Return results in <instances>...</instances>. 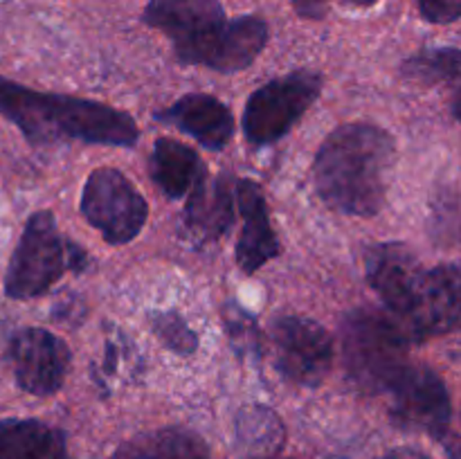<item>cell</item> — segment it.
Wrapping results in <instances>:
<instances>
[{"mask_svg":"<svg viewBox=\"0 0 461 459\" xmlns=\"http://www.w3.org/2000/svg\"><path fill=\"white\" fill-rule=\"evenodd\" d=\"M394 140L381 126L351 122L324 140L313 162L315 189L331 210L374 216L383 210Z\"/></svg>","mask_w":461,"mask_h":459,"instance_id":"obj_1","label":"cell"},{"mask_svg":"<svg viewBox=\"0 0 461 459\" xmlns=\"http://www.w3.org/2000/svg\"><path fill=\"white\" fill-rule=\"evenodd\" d=\"M0 115L32 142L81 140L108 147H133L140 140L133 117L93 99L36 93L0 76Z\"/></svg>","mask_w":461,"mask_h":459,"instance_id":"obj_2","label":"cell"},{"mask_svg":"<svg viewBox=\"0 0 461 459\" xmlns=\"http://www.w3.org/2000/svg\"><path fill=\"white\" fill-rule=\"evenodd\" d=\"M410 338L390 313L354 309L340 328L347 376L363 392H390L408 367Z\"/></svg>","mask_w":461,"mask_h":459,"instance_id":"obj_3","label":"cell"},{"mask_svg":"<svg viewBox=\"0 0 461 459\" xmlns=\"http://www.w3.org/2000/svg\"><path fill=\"white\" fill-rule=\"evenodd\" d=\"M88 255L59 232L52 212L41 210L27 219L5 274V292L12 300L45 295L68 270H86Z\"/></svg>","mask_w":461,"mask_h":459,"instance_id":"obj_4","label":"cell"},{"mask_svg":"<svg viewBox=\"0 0 461 459\" xmlns=\"http://www.w3.org/2000/svg\"><path fill=\"white\" fill-rule=\"evenodd\" d=\"M410 340L444 336L461 324V264L419 270L401 304L392 310Z\"/></svg>","mask_w":461,"mask_h":459,"instance_id":"obj_5","label":"cell"},{"mask_svg":"<svg viewBox=\"0 0 461 459\" xmlns=\"http://www.w3.org/2000/svg\"><path fill=\"white\" fill-rule=\"evenodd\" d=\"M322 90V76L295 70L268 81L248 97L243 108V133L255 147L275 144L295 126Z\"/></svg>","mask_w":461,"mask_h":459,"instance_id":"obj_6","label":"cell"},{"mask_svg":"<svg viewBox=\"0 0 461 459\" xmlns=\"http://www.w3.org/2000/svg\"><path fill=\"white\" fill-rule=\"evenodd\" d=\"M81 214L111 246H126L142 232L149 205L122 171L102 166L88 176L81 194Z\"/></svg>","mask_w":461,"mask_h":459,"instance_id":"obj_7","label":"cell"},{"mask_svg":"<svg viewBox=\"0 0 461 459\" xmlns=\"http://www.w3.org/2000/svg\"><path fill=\"white\" fill-rule=\"evenodd\" d=\"M142 21L174 43L183 66H203L228 18L219 0H149Z\"/></svg>","mask_w":461,"mask_h":459,"instance_id":"obj_8","label":"cell"},{"mask_svg":"<svg viewBox=\"0 0 461 459\" xmlns=\"http://www.w3.org/2000/svg\"><path fill=\"white\" fill-rule=\"evenodd\" d=\"M275 367L295 385L315 387L333 364V338L311 318L279 315L270 324Z\"/></svg>","mask_w":461,"mask_h":459,"instance_id":"obj_9","label":"cell"},{"mask_svg":"<svg viewBox=\"0 0 461 459\" xmlns=\"http://www.w3.org/2000/svg\"><path fill=\"white\" fill-rule=\"evenodd\" d=\"M392 418L405 430H421L435 439L450 435V396L432 369L408 364L392 385Z\"/></svg>","mask_w":461,"mask_h":459,"instance_id":"obj_10","label":"cell"},{"mask_svg":"<svg viewBox=\"0 0 461 459\" xmlns=\"http://www.w3.org/2000/svg\"><path fill=\"white\" fill-rule=\"evenodd\" d=\"M9 358L18 387L34 396L57 394L70 367V349L66 342L41 327L14 333Z\"/></svg>","mask_w":461,"mask_h":459,"instance_id":"obj_11","label":"cell"},{"mask_svg":"<svg viewBox=\"0 0 461 459\" xmlns=\"http://www.w3.org/2000/svg\"><path fill=\"white\" fill-rule=\"evenodd\" d=\"M237 183L230 174L210 178L203 174L196 187L189 192L185 207V228L198 246L219 241L230 230L237 207Z\"/></svg>","mask_w":461,"mask_h":459,"instance_id":"obj_12","label":"cell"},{"mask_svg":"<svg viewBox=\"0 0 461 459\" xmlns=\"http://www.w3.org/2000/svg\"><path fill=\"white\" fill-rule=\"evenodd\" d=\"M237 210L241 214V234L237 241V264L252 274L279 255V241L270 225L268 202L252 180L237 183Z\"/></svg>","mask_w":461,"mask_h":459,"instance_id":"obj_13","label":"cell"},{"mask_svg":"<svg viewBox=\"0 0 461 459\" xmlns=\"http://www.w3.org/2000/svg\"><path fill=\"white\" fill-rule=\"evenodd\" d=\"M160 120L178 126L185 135L194 138L210 151L225 148L234 135L232 112L219 97L212 94H185L171 104V108L160 112Z\"/></svg>","mask_w":461,"mask_h":459,"instance_id":"obj_14","label":"cell"},{"mask_svg":"<svg viewBox=\"0 0 461 459\" xmlns=\"http://www.w3.org/2000/svg\"><path fill=\"white\" fill-rule=\"evenodd\" d=\"M419 270L421 268H419L417 256L403 243H376L369 248L367 256H365L367 282L385 302L387 313H392L401 304Z\"/></svg>","mask_w":461,"mask_h":459,"instance_id":"obj_15","label":"cell"},{"mask_svg":"<svg viewBox=\"0 0 461 459\" xmlns=\"http://www.w3.org/2000/svg\"><path fill=\"white\" fill-rule=\"evenodd\" d=\"M268 34V22L259 16H239L228 21L203 68L216 72L246 70L264 52Z\"/></svg>","mask_w":461,"mask_h":459,"instance_id":"obj_16","label":"cell"},{"mask_svg":"<svg viewBox=\"0 0 461 459\" xmlns=\"http://www.w3.org/2000/svg\"><path fill=\"white\" fill-rule=\"evenodd\" d=\"M151 178L156 187L171 201L189 196L205 169L192 147L171 138H160L151 151Z\"/></svg>","mask_w":461,"mask_h":459,"instance_id":"obj_17","label":"cell"},{"mask_svg":"<svg viewBox=\"0 0 461 459\" xmlns=\"http://www.w3.org/2000/svg\"><path fill=\"white\" fill-rule=\"evenodd\" d=\"M0 459H70L61 430L36 418H0Z\"/></svg>","mask_w":461,"mask_h":459,"instance_id":"obj_18","label":"cell"},{"mask_svg":"<svg viewBox=\"0 0 461 459\" xmlns=\"http://www.w3.org/2000/svg\"><path fill=\"white\" fill-rule=\"evenodd\" d=\"M113 459H212L205 441L183 428H160L131 436Z\"/></svg>","mask_w":461,"mask_h":459,"instance_id":"obj_19","label":"cell"},{"mask_svg":"<svg viewBox=\"0 0 461 459\" xmlns=\"http://www.w3.org/2000/svg\"><path fill=\"white\" fill-rule=\"evenodd\" d=\"M286 430L273 410L264 405L243 408L237 417V444L257 459H268L284 446Z\"/></svg>","mask_w":461,"mask_h":459,"instance_id":"obj_20","label":"cell"},{"mask_svg":"<svg viewBox=\"0 0 461 459\" xmlns=\"http://www.w3.org/2000/svg\"><path fill=\"white\" fill-rule=\"evenodd\" d=\"M140 372V354L131 338L122 331H113L104 338L102 358L95 367V381L102 387L122 385Z\"/></svg>","mask_w":461,"mask_h":459,"instance_id":"obj_21","label":"cell"},{"mask_svg":"<svg viewBox=\"0 0 461 459\" xmlns=\"http://www.w3.org/2000/svg\"><path fill=\"white\" fill-rule=\"evenodd\" d=\"M403 72L410 79L423 81V84H461V50L457 48H435L423 50L405 61Z\"/></svg>","mask_w":461,"mask_h":459,"instance_id":"obj_22","label":"cell"},{"mask_svg":"<svg viewBox=\"0 0 461 459\" xmlns=\"http://www.w3.org/2000/svg\"><path fill=\"white\" fill-rule=\"evenodd\" d=\"M225 328L230 333V342L237 349V354L250 356V358H259L261 356V333L257 327L255 318L248 313L246 309L237 304V302H228L225 306Z\"/></svg>","mask_w":461,"mask_h":459,"instance_id":"obj_23","label":"cell"},{"mask_svg":"<svg viewBox=\"0 0 461 459\" xmlns=\"http://www.w3.org/2000/svg\"><path fill=\"white\" fill-rule=\"evenodd\" d=\"M151 328L158 336V340L167 349L176 351L180 356H192L198 346L196 333L192 331L187 322L174 310H160L151 315Z\"/></svg>","mask_w":461,"mask_h":459,"instance_id":"obj_24","label":"cell"},{"mask_svg":"<svg viewBox=\"0 0 461 459\" xmlns=\"http://www.w3.org/2000/svg\"><path fill=\"white\" fill-rule=\"evenodd\" d=\"M417 7L428 22L448 25L461 18V0H417Z\"/></svg>","mask_w":461,"mask_h":459,"instance_id":"obj_25","label":"cell"},{"mask_svg":"<svg viewBox=\"0 0 461 459\" xmlns=\"http://www.w3.org/2000/svg\"><path fill=\"white\" fill-rule=\"evenodd\" d=\"M291 3L302 18L320 21V18L327 16V9L331 0H291Z\"/></svg>","mask_w":461,"mask_h":459,"instance_id":"obj_26","label":"cell"},{"mask_svg":"<svg viewBox=\"0 0 461 459\" xmlns=\"http://www.w3.org/2000/svg\"><path fill=\"white\" fill-rule=\"evenodd\" d=\"M383 459H430V457L423 453H419V450L399 448V450H392V453H387Z\"/></svg>","mask_w":461,"mask_h":459,"instance_id":"obj_27","label":"cell"},{"mask_svg":"<svg viewBox=\"0 0 461 459\" xmlns=\"http://www.w3.org/2000/svg\"><path fill=\"white\" fill-rule=\"evenodd\" d=\"M441 444H444L446 453H448L450 459H461V441L455 439L453 435H446L444 439H441Z\"/></svg>","mask_w":461,"mask_h":459,"instance_id":"obj_28","label":"cell"},{"mask_svg":"<svg viewBox=\"0 0 461 459\" xmlns=\"http://www.w3.org/2000/svg\"><path fill=\"white\" fill-rule=\"evenodd\" d=\"M9 345H12V338L7 333V322L0 318V358H3V354H9Z\"/></svg>","mask_w":461,"mask_h":459,"instance_id":"obj_29","label":"cell"},{"mask_svg":"<svg viewBox=\"0 0 461 459\" xmlns=\"http://www.w3.org/2000/svg\"><path fill=\"white\" fill-rule=\"evenodd\" d=\"M453 115L461 122V90L455 94V99H453Z\"/></svg>","mask_w":461,"mask_h":459,"instance_id":"obj_30","label":"cell"},{"mask_svg":"<svg viewBox=\"0 0 461 459\" xmlns=\"http://www.w3.org/2000/svg\"><path fill=\"white\" fill-rule=\"evenodd\" d=\"M268 459H270V457H268Z\"/></svg>","mask_w":461,"mask_h":459,"instance_id":"obj_31","label":"cell"}]
</instances>
